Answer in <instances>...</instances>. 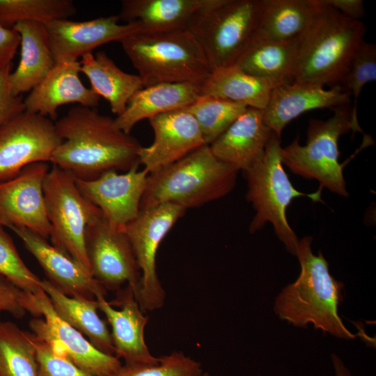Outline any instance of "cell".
<instances>
[{"label": "cell", "instance_id": "b9f144b4", "mask_svg": "<svg viewBox=\"0 0 376 376\" xmlns=\"http://www.w3.org/2000/svg\"><path fill=\"white\" fill-rule=\"evenodd\" d=\"M331 362L334 371V376H353L351 371L347 368L342 359L336 354H332Z\"/></svg>", "mask_w": 376, "mask_h": 376}, {"label": "cell", "instance_id": "9c48e42d", "mask_svg": "<svg viewBox=\"0 0 376 376\" xmlns=\"http://www.w3.org/2000/svg\"><path fill=\"white\" fill-rule=\"evenodd\" d=\"M43 191L52 244L91 271L86 232L102 217L101 211L80 192L75 178L56 165L45 175Z\"/></svg>", "mask_w": 376, "mask_h": 376}, {"label": "cell", "instance_id": "ab89813d", "mask_svg": "<svg viewBox=\"0 0 376 376\" xmlns=\"http://www.w3.org/2000/svg\"><path fill=\"white\" fill-rule=\"evenodd\" d=\"M20 40L15 30L0 26V70L10 65L20 45Z\"/></svg>", "mask_w": 376, "mask_h": 376}, {"label": "cell", "instance_id": "8d00e7d4", "mask_svg": "<svg viewBox=\"0 0 376 376\" xmlns=\"http://www.w3.org/2000/svg\"><path fill=\"white\" fill-rule=\"evenodd\" d=\"M31 334L36 350L38 376H95L55 353L47 342L33 333Z\"/></svg>", "mask_w": 376, "mask_h": 376}, {"label": "cell", "instance_id": "f1b7e54d", "mask_svg": "<svg viewBox=\"0 0 376 376\" xmlns=\"http://www.w3.org/2000/svg\"><path fill=\"white\" fill-rule=\"evenodd\" d=\"M279 84L247 74L233 65L212 70L201 84V95L217 97L262 111L271 91Z\"/></svg>", "mask_w": 376, "mask_h": 376}, {"label": "cell", "instance_id": "60d3db41", "mask_svg": "<svg viewBox=\"0 0 376 376\" xmlns=\"http://www.w3.org/2000/svg\"><path fill=\"white\" fill-rule=\"evenodd\" d=\"M320 1L352 19L361 20L365 15L364 3L362 0H320Z\"/></svg>", "mask_w": 376, "mask_h": 376}, {"label": "cell", "instance_id": "4fadbf2b", "mask_svg": "<svg viewBox=\"0 0 376 376\" xmlns=\"http://www.w3.org/2000/svg\"><path fill=\"white\" fill-rule=\"evenodd\" d=\"M32 298L44 319L34 318L29 322L30 328L55 353L95 376H114L118 372L123 366L120 359L97 349L81 333L61 319L42 288L32 294Z\"/></svg>", "mask_w": 376, "mask_h": 376}, {"label": "cell", "instance_id": "ac0fdd59", "mask_svg": "<svg viewBox=\"0 0 376 376\" xmlns=\"http://www.w3.org/2000/svg\"><path fill=\"white\" fill-rule=\"evenodd\" d=\"M37 260L48 281L65 295L95 299L105 297L107 290L82 264L55 248L47 240L24 227L10 226Z\"/></svg>", "mask_w": 376, "mask_h": 376}, {"label": "cell", "instance_id": "836d02e7", "mask_svg": "<svg viewBox=\"0 0 376 376\" xmlns=\"http://www.w3.org/2000/svg\"><path fill=\"white\" fill-rule=\"evenodd\" d=\"M376 80V46L364 40L353 54L339 86L354 97L352 117L357 118V102L364 86Z\"/></svg>", "mask_w": 376, "mask_h": 376}, {"label": "cell", "instance_id": "9a60e30c", "mask_svg": "<svg viewBox=\"0 0 376 376\" xmlns=\"http://www.w3.org/2000/svg\"><path fill=\"white\" fill-rule=\"evenodd\" d=\"M139 165L124 173L109 171L91 180L75 178L80 192L102 212L112 226L124 230L140 212L148 172Z\"/></svg>", "mask_w": 376, "mask_h": 376}, {"label": "cell", "instance_id": "d4e9b609", "mask_svg": "<svg viewBox=\"0 0 376 376\" xmlns=\"http://www.w3.org/2000/svg\"><path fill=\"white\" fill-rule=\"evenodd\" d=\"M319 8L318 0H260L253 39L274 42L298 39Z\"/></svg>", "mask_w": 376, "mask_h": 376}, {"label": "cell", "instance_id": "ba28073f", "mask_svg": "<svg viewBox=\"0 0 376 376\" xmlns=\"http://www.w3.org/2000/svg\"><path fill=\"white\" fill-rule=\"evenodd\" d=\"M260 0H212L191 19L189 30L212 70L233 65L252 41Z\"/></svg>", "mask_w": 376, "mask_h": 376}, {"label": "cell", "instance_id": "484cf974", "mask_svg": "<svg viewBox=\"0 0 376 376\" xmlns=\"http://www.w3.org/2000/svg\"><path fill=\"white\" fill-rule=\"evenodd\" d=\"M212 0H123L120 19L137 22L145 33L187 29L194 14Z\"/></svg>", "mask_w": 376, "mask_h": 376}, {"label": "cell", "instance_id": "603a6c76", "mask_svg": "<svg viewBox=\"0 0 376 376\" xmlns=\"http://www.w3.org/2000/svg\"><path fill=\"white\" fill-rule=\"evenodd\" d=\"M13 29L21 38V56L16 70L9 75V84L13 93L19 96L30 92L40 84L56 62L44 24L22 21Z\"/></svg>", "mask_w": 376, "mask_h": 376}, {"label": "cell", "instance_id": "5b68a950", "mask_svg": "<svg viewBox=\"0 0 376 376\" xmlns=\"http://www.w3.org/2000/svg\"><path fill=\"white\" fill-rule=\"evenodd\" d=\"M143 87L162 83L201 84L212 72L205 54L187 29L139 31L120 41Z\"/></svg>", "mask_w": 376, "mask_h": 376}, {"label": "cell", "instance_id": "8fae6325", "mask_svg": "<svg viewBox=\"0 0 376 376\" xmlns=\"http://www.w3.org/2000/svg\"><path fill=\"white\" fill-rule=\"evenodd\" d=\"M61 142L49 118L26 111L17 114L0 126V182L31 164L50 162Z\"/></svg>", "mask_w": 376, "mask_h": 376}, {"label": "cell", "instance_id": "7a4b0ae2", "mask_svg": "<svg viewBox=\"0 0 376 376\" xmlns=\"http://www.w3.org/2000/svg\"><path fill=\"white\" fill-rule=\"evenodd\" d=\"M311 242L309 236L298 240L295 256L300 273L276 297L274 312L280 319L297 327L311 324L338 338L354 339L357 336L346 328L338 313L344 285L330 274L323 254L313 253Z\"/></svg>", "mask_w": 376, "mask_h": 376}, {"label": "cell", "instance_id": "e575fe53", "mask_svg": "<svg viewBox=\"0 0 376 376\" xmlns=\"http://www.w3.org/2000/svg\"><path fill=\"white\" fill-rule=\"evenodd\" d=\"M0 275L22 290L35 294L41 289V279L20 258L16 247L0 224Z\"/></svg>", "mask_w": 376, "mask_h": 376}, {"label": "cell", "instance_id": "f546056e", "mask_svg": "<svg viewBox=\"0 0 376 376\" xmlns=\"http://www.w3.org/2000/svg\"><path fill=\"white\" fill-rule=\"evenodd\" d=\"M299 38L288 42L253 39L235 65L254 77L290 83Z\"/></svg>", "mask_w": 376, "mask_h": 376}, {"label": "cell", "instance_id": "d590c367", "mask_svg": "<svg viewBox=\"0 0 376 376\" xmlns=\"http://www.w3.org/2000/svg\"><path fill=\"white\" fill-rule=\"evenodd\" d=\"M203 370L199 361L182 352H173L159 357L153 365H123L114 376H201Z\"/></svg>", "mask_w": 376, "mask_h": 376}, {"label": "cell", "instance_id": "ffe728a7", "mask_svg": "<svg viewBox=\"0 0 376 376\" xmlns=\"http://www.w3.org/2000/svg\"><path fill=\"white\" fill-rule=\"evenodd\" d=\"M350 95L339 86L330 89L304 82L284 83L271 91L265 108L262 110L265 124L279 137L285 125L303 113L349 104Z\"/></svg>", "mask_w": 376, "mask_h": 376}, {"label": "cell", "instance_id": "74e56055", "mask_svg": "<svg viewBox=\"0 0 376 376\" xmlns=\"http://www.w3.org/2000/svg\"><path fill=\"white\" fill-rule=\"evenodd\" d=\"M2 311L8 312L17 319L23 318L27 312L34 318L39 316L32 294L22 290L0 275V312Z\"/></svg>", "mask_w": 376, "mask_h": 376}, {"label": "cell", "instance_id": "2e32d148", "mask_svg": "<svg viewBox=\"0 0 376 376\" xmlns=\"http://www.w3.org/2000/svg\"><path fill=\"white\" fill-rule=\"evenodd\" d=\"M119 20L118 15H113L86 21L63 19L45 24L56 63L77 61L102 45L120 42L141 30L137 22L120 24Z\"/></svg>", "mask_w": 376, "mask_h": 376}, {"label": "cell", "instance_id": "4dcf8cb0", "mask_svg": "<svg viewBox=\"0 0 376 376\" xmlns=\"http://www.w3.org/2000/svg\"><path fill=\"white\" fill-rule=\"evenodd\" d=\"M0 376H38L31 333L10 321L0 322Z\"/></svg>", "mask_w": 376, "mask_h": 376}, {"label": "cell", "instance_id": "7402d4cb", "mask_svg": "<svg viewBox=\"0 0 376 376\" xmlns=\"http://www.w3.org/2000/svg\"><path fill=\"white\" fill-rule=\"evenodd\" d=\"M272 132L262 111L247 108L209 146L219 160L244 172L262 159Z\"/></svg>", "mask_w": 376, "mask_h": 376}, {"label": "cell", "instance_id": "1f68e13d", "mask_svg": "<svg viewBox=\"0 0 376 376\" xmlns=\"http://www.w3.org/2000/svg\"><path fill=\"white\" fill-rule=\"evenodd\" d=\"M71 0H0V26L13 29L22 21H35L44 24L69 19L76 15Z\"/></svg>", "mask_w": 376, "mask_h": 376}, {"label": "cell", "instance_id": "f35d334b", "mask_svg": "<svg viewBox=\"0 0 376 376\" xmlns=\"http://www.w3.org/2000/svg\"><path fill=\"white\" fill-rule=\"evenodd\" d=\"M10 65L0 70V126L25 111L22 95H15L9 84Z\"/></svg>", "mask_w": 376, "mask_h": 376}, {"label": "cell", "instance_id": "7bdbcfd3", "mask_svg": "<svg viewBox=\"0 0 376 376\" xmlns=\"http://www.w3.org/2000/svg\"><path fill=\"white\" fill-rule=\"evenodd\" d=\"M201 376H210V375L207 372H203Z\"/></svg>", "mask_w": 376, "mask_h": 376}, {"label": "cell", "instance_id": "4316f807", "mask_svg": "<svg viewBox=\"0 0 376 376\" xmlns=\"http://www.w3.org/2000/svg\"><path fill=\"white\" fill-rule=\"evenodd\" d=\"M81 58L80 71L88 79L91 88L109 102L112 113L121 115L131 97L143 88L141 77L123 71L104 52Z\"/></svg>", "mask_w": 376, "mask_h": 376}, {"label": "cell", "instance_id": "83f0119b", "mask_svg": "<svg viewBox=\"0 0 376 376\" xmlns=\"http://www.w3.org/2000/svg\"><path fill=\"white\" fill-rule=\"evenodd\" d=\"M41 288L49 297L58 315L76 329L97 349L115 356V349L111 332L97 313V299H86L69 297L47 279L40 283Z\"/></svg>", "mask_w": 376, "mask_h": 376}, {"label": "cell", "instance_id": "3957f363", "mask_svg": "<svg viewBox=\"0 0 376 376\" xmlns=\"http://www.w3.org/2000/svg\"><path fill=\"white\" fill-rule=\"evenodd\" d=\"M300 37L292 82L331 87L339 85L356 49L363 40L366 26L322 3Z\"/></svg>", "mask_w": 376, "mask_h": 376}, {"label": "cell", "instance_id": "30bf717a", "mask_svg": "<svg viewBox=\"0 0 376 376\" xmlns=\"http://www.w3.org/2000/svg\"><path fill=\"white\" fill-rule=\"evenodd\" d=\"M186 210L177 204L161 203L140 210L138 216L124 228L141 274L138 302L143 311L159 309L164 304L166 292L156 269L157 252L163 239Z\"/></svg>", "mask_w": 376, "mask_h": 376}, {"label": "cell", "instance_id": "277c9868", "mask_svg": "<svg viewBox=\"0 0 376 376\" xmlns=\"http://www.w3.org/2000/svg\"><path fill=\"white\" fill-rule=\"evenodd\" d=\"M238 171L219 160L203 145L173 164L150 173L140 210L171 203L186 210L228 194Z\"/></svg>", "mask_w": 376, "mask_h": 376}, {"label": "cell", "instance_id": "6da1fadb", "mask_svg": "<svg viewBox=\"0 0 376 376\" xmlns=\"http://www.w3.org/2000/svg\"><path fill=\"white\" fill-rule=\"evenodd\" d=\"M62 142L50 162L76 179L94 180L109 171H127L140 165L141 146L122 130L115 118L95 108L72 107L55 122Z\"/></svg>", "mask_w": 376, "mask_h": 376}, {"label": "cell", "instance_id": "e0dca14e", "mask_svg": "<svg viewBox=\"0 0 376 376\" xmlns=\"http://www.w3.org/2000/svg\"><path fill=\"white\" fill-rule=\"evenodd\" d=\"M148 120L154 140L149 146H141L139 159L149 174L207 145L196 119L185 109L161 113Z\"/></svg>", "mask_w": 376, "mask_h": 376}, {"label": "cell", "instance_id": "d6a6232c", "mask_svg": "<svg viewBox=\"0 0 376 376\" xmlns=\"http://www.w3.org/2000/svg\"><path fill=\"white\" fill-rule=\"evenodd\" d=\"M245 105L230 100L201 95L185 109L198 123L205 144L210 145L246 109Z\"/></svg>", "mask_w": 376, "mask_h": 376}, {"label": "cell", "instance_id": "cb8c5ba5", "mask_svg": "<svg viewBox=\"0 0 376 376\" xmlns=\"http://www.w3.org/2000/svg\"><path fill=\"white\" fill-rule=\"evenodd\" d=\"M201 95V85L194 83H162L143 87L130 100L126 109L115 118L117 125L130 134L143 119L185 109Z\"/></svg>", "mask_w": 376, "mask_h": 376}, {"label": "cell", "instance_id": "d6986e66", "mask_svg": "<svg viewBox=\"0 0 376 376\" xmlns=\"http://www.w3.org/2000/svg\"><path fill=\"white\" fill-rule=\"evenodd\" d=\"M116 301L121 306L115 309L104 296L96 298L98 308L106 316L111 327V338L115 356L122 359L126 366L153 365L159 361L150 352L145 341V329L148 317L143 314L130 286L118 290Z\"/></svg>", "mask_w": 376, "mask_h": 376}, {"label": "cell", "instance_id": "7c38bea8", "mask_svg": "<svg viewBox=\"0 0 376 376\" xmlns=\"http://www.w3.org/2000/svg\"><path fill=\"white\" fill-rule=\"evenodd\" d=\"M85 245L96 281L112 291L120 290L127 283L138 301L141 274L124 230L112 226L102 217L88 226Z\"/></svg>", "mask_w": 376, "mask_h": 376}, {"label": "cell", "instance_id": "8992f818", "mask_svg": "<svg viewBox=\"0 0 376 376\" xmlns=\"http://www.w3.org/2000/svg\"><path fill=\"white\" fill-rule=\"evenodd\" d=\"M282 148L280 137L272 132L262 159L244 171L248 184L246 199L256 210L249 231L255 233L270 222L287 250L295 255L299 240L288 222L287 207L299 196L322 202V189L305 194L293 187L283 168Z\"/></svg>", "mask_w": 376, "mask_h": 376}, {"label": "cell", "instance_id": "52a82bcc", "mask_svg": "<svg viewBox=\"0 0 376 376\" xmlns=\"http://www.w3.org/2000/svg\"><path fill=\"white\" fill-rule=\"evenodd\" d=\"M350 132L363 133L358 120L352 115L349 104L334 109V114L327 120L311 119L304 146L299 138L282 148V162L292 172L307 179H316L320 189L347 196L343 168L340 164L338 140Z\"/></svg>", "mask_w": 376, "mask_h": 376}, {"label": "cell", "instance_id": "44dd1931", "mask_svg": "<svg viewBox=\"0 0 376 376\" xmlns=\"http://www.w3.org/2000/svg\"><path fill=\"white\" fill-rule=\"evenodd\" d=\"M79 61L56 63L44 79L24 100L25 111L49 118L54 121L57 109L63 104L77 103L95 108L100 97L86 87L79 78Z\"/></svg>", "mask_w": 376, "mask_h": 376}, {"label": "cell", "instance_id": "5bb4252c", "mask_svg": "<svg viewBox=\"0 0 376 376\" xmlns=\"http://www.w3.org/2000/svg\"><path fill=\"white\" fill-rule=\"evenodd\" d=\"M47 162L31 164L13 178L0 182V224L24 227L47 240L51 225L47 217L43 182Z\"/></svg>", "mask_w": 376, "mask_h": 376}]
</instances>
